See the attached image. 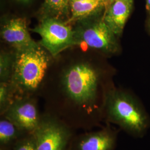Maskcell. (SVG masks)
<instances>
[{
  "mask_svg": "<svg viewBox=\"0 0 150 150\" xmlns=\"http://www.w3.org/2000/svg\"><path fill=\"white\" fill-rule=\"evenodd\" d=\"M105 123L117 126L132 137L141 139L150 129V116L133 95L112 87L106 98Z\"/></svg>",
  "mask_w": 150,
  "mask_h": 150,
  "instance_id": "obj_1",
  "label": "cell"
},
{
  "mask_svg": "<svg viewBox=\"0 0 150 150\" xmlns=\"http://www.w3.org/2000/svg\"><path fill=\"white\" fill-rule=\"evenodd\" d=\"M20 2H22L23 3H28L31 0H18Z\"/></svg>",
  "mask_w": 150,
  "mask_h": 150,
  "instance_id": "obj_18",
  "label": "cell"
},
{
  "mask_svg": "<svg viewBox=\"0 0 150 150\" xmlns=\"http://www.w3.org/2000/svg\"><path fill=\"white\" fill-rule=\"evenodd\" d=\"M146 9L148 12H150V0H146Z\"/></svg>",
  "mask_w": 150,
  "mask_h": 150,
  "instance_id": "obj_16",
  "label": "cell"
},
{
  "mask_svg": "<svg viewBox=\"0 0 150 150\" xmlns=\"http://www.w3.org/2000/svg\"><path fill=\"white\" fill-rule=\"evenodd\" d=\"M32 32L41 37L40 44L53 56L76 45L74 31L67 22L54 17H47L33 28Z\"/></svg>",
  "mask_w": 150,
  "mask_h": 150,
  "instance_id": "obj_5",
  "label": "cell"
},
{
  "mask_svg": "<svg viewBox=\"0 0 150 150\" xmlns=\"http://www.w3.org/2000/svg\"><path fill=\"white\" fill-rule=\"evenodd\" d=\"M11 150H36L34 133L25 136L16 143Z\"/></svg>",
  "mask_w": 150,
  "mask_h": 150,
  "instance_id": "obj_14",
  "label": "cell"
},
{
  "mask_svg": "<svg viewBox=\"0 0 150 150\" xmlns=\"http://www.w3.org/2000/svg\"><path fill=\"white\" fill-rule=\"evenodd\" d=\"M74 31L76 45L85 43L105 54H115L119 50L118 37L103 21V15L78 21Z\"/></svg>",
  "mask_w": 150,
  "mask_h": 150,
  "instance_id": "obj_3",
  "label": "cell"
},
{
  "mask_svg": "<svg viewBox=\"0 0 150 150\" xmlns=\"http://www.w3.org/2000/svg\"><path fill=\"white\" fill-rule=\"evenodd\" d=\"M133 0H111L103 13V19L117 36H120L133 8Z\"/></svg>",
  "mask_w": 150,
  "mask_h": 150,
  "instance_id": "obj_9",
  "label": "cell"
},
{
  "mask_svg": "<svg viewBox=\"0 0 150 150\" xmlns=\"http://www.w3.org/2000/svg\"><path fill=\"white\" fill-rule=\"evenodd\" d=\"M1 36L16 51L40 46L30 36L25 18H13L8 20L1 28Z\"/></svg>",
  "mask_w": 150,
  "mask_h": 150,
  "instance_id": "obj_8",
  "label": "cell"
},
{
  "mask_svg": "<svg viewBox=\"0 0 150 150\" xmlns=\"http://www.w3.org/2000/svg\"><path fill=\"white\" fill-rule=\"evenodd\" d=\"M43 113L40 112L38 102L32 96H18L4 116L27 133H33L39 126Z\"/></svg>",
  "mask_w": 150,
  "mask_h": 150,
  "instance_id": "obj_6",
  "label": "cell"
},
{
  "mask_svg": "<svg viewBox=\"0 0 150 150\" xmlns=\"http://www.w3.org/2000/svg\"><path fill=\"white\" fill-rule=\"evenodd\" d=\"M48 64L49 57L40 46L16 51L10 81L18 96H33L42 85Z\"/></svg>",
  "mask_w": 150,
  "mask_h": 150,
  "instance_id": "obj_2",
  "label": "cell"
},
{
  "mask_svg": "<svg viewBox=\"0 0 150 150\" xmlns=\"http://www.w3.org/2000/svg\"><path fill=\"white\" fill-rule=\"evenodd\" d=\"M118 133L119 129L108 123L97 130L76 133L68 150H115Z\"/></svg>",
  "mask_w": 150,
  "mask_h": 150,
  "instance_id": "obj_7",
  "label": "cell"
},
{
  "mask_svg": "<svg viewBox=\"0 0 150 150\" xmlns=\"http://www.w3.org/2000/svg\"><path fill=\"white\" fill-rule=\"evenodd\" d=\"M147 26L149 28V30L150 31V12H149V16L147 18Z\"/></svg>",
  "mask_w": 150,
  "mask_h": 150,
  "instance_id": "obj_17",
  "label": "cell"
},
{
  "mask_svg": "<svg viewBox=\"0 0 150 150\" xmlns=\"http://www.w3.org/2000/svg\"><path fill=\"white\" fill-rule=\"evenodd\" d=\"M28 134L4 116L0 117V150H11L16 143Z\"/></svg>",
  "mask_w": 150,
  "mask_h": 150,
  "instance_id": "obj_11",
  "label": "cell"
},
{
  "mask_svg": "<svg viewBox=\"0 0 150 150\" xmlns=\"http://www.w3.org/2000/svg\"><path fill=\"white\" fill-rule=\"evenodd\" d=\"M18 96L16 88L11 81L0 83V115H3Z\"/></svg>",
  "mask_w": 150,
  "mask_h": 150,
  "instance_id": "obj_12",
  "label": "cell"
},
{
  "mask_svg": "<svg viewBox=\"0 0 150 150\" xmlns=\"http://www.w3.org/2000/svg\"><path fill=\"white\" fill-rule=\"evenodd\" d=\"M33 133L36 150H68L76 131L57 117L45 111Z\"/></svg>",
  "mask_w": 150,
  "mask_h": 150,
  "instance_id": "obj_4",
  "label": "cell"
},
{
  "mask_svg": "<svg viewBox=\"0 0 150 150\" xmlns=\"http://www.w3.org/2000/svg\"><path fill=\"white\" fill-rule=\"evenodd\" d=\"M13 59L7 53H1L0 56L1 82L10 81L12 75Z\"/></svg>",
  "mask_w": 150,
  "mask_h": 150,
  "instance_id": "obj_13",
  "label": "cell"
},
{
  "mask_svg": "<svg viewBox=\"0 0 150 150\" xmlns=\"http://www.w3.org/2000/svg\"><path fill=\"white\" fill-rule=\"evenodd\" d=\"M45 5L51 10L65 13L69 7V0H45Z\"/></svg>",
  "mask_w": 150,
  "mask_h": 150,
  "instance_id": "obj_15",
  "label": "cell"
},
{
  "mask_svg": "<svg viewBox=\"0 0 150 150\" xmlns=\"http://www.w3.org/2000/svg\"><path fill=\"white\" fill-rule=\"evenodd\" d=\"M111 0H69L71 13L70 22L78 21L92 17L100 16L105 11Z\"/></svg>",
  "mask_w": 150,
  "mask_h": 150,
  "instance_id": "obj_10",
  "label": "cell"
}]
</instances>
